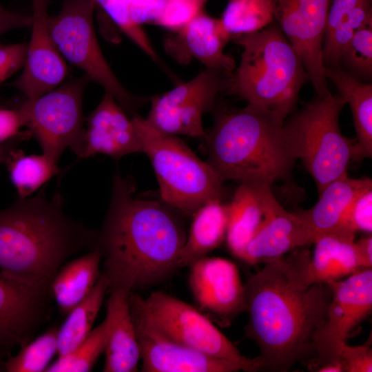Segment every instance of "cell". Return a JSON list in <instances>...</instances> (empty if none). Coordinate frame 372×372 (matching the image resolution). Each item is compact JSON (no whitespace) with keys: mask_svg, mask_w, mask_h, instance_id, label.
Masks as SVG:
<instances>
[{"mask_svg":"<svg viewBox=\"0 0 372 372\" xmlns=\"http://www.w3.org/2000/svg\"><path fill=\"white\" fill-rule=\"evenodd\" d=\"M310 258L300 247L246 276L245 335L259 348L261 371L286 372L298 362L307 366L316 358L314 340L327 320L332 290L327 283L307 286Z\"/></svg>","mask_w":372,"mask_h":372,"instance_id":"6da1fadb","label":"cell"},{"mask_svg":"<svg viewBox=\"0 0 372 372\" xmlns=\"http://www.w3.org/2000/svg\"><path fill=\"white\" fill-rule=\"evenodd\" d=\"M132 178L117 174L95 247L104 258L109 289L129 291L158 284L180 268L187 236L171 207L134 196Z\"/></svg>","mask_w":372,"mask_h":372,"instance_id":"7a4b0ae2","label":"cell"},{"mask_svg":"<svg viewBox=\"0 0 372 372\" xmlns=\"http://www.w3.org/2000/svg\"><path fill=\"white\" fill-rule=\"evenodd\" d=\"M57 192L19 198L0 211V271L28 285L50 289L64 261L94 246L96 234L63 211Z\"/></svg>","mask_w":372,"mask_h":372,"instance_id":"3957f363","label":"cell"},{"mask_svg":"<svg viewBox=\"0 0 372 372\" xmlns=\"http://www.w3.org/2000/svg\"><path fill=\"white\" fill-rule=\"evenodd\" d=\"M283 121L276 113L251 104L218 112L204 138L208 163L220 180L271 186L290 175L296 158Z\"/></svg>","mask_w":372,"mask_h":372,"instance_id":"277c9868","label":"cell"},{"mask_svg":"<svg viewBox=\"0 0 372 372\" xmlns=\"http://www.w3.org/2000/svg\"><path fill=\"white\" fill-rule=\"evenodd\" d=\"M233 39L242 52L227 94L285 119L293 109L301 87L310 81L300 55L275 21Z\"/></svg>","mask_w":372,"mask_h":372,"instance_id":"5b68a950","label":"cell"},{"mask_svg":"<svg viewBox=\"0 0 372 372\" xmlns=\"http://www.w3.org/2000/svg\"><path fill=\"white\" fill-rule=\"evenodd\" d=\"M132 120L156 174L163 202L189 216L207 202L221 199L223 182L208 163L176 135L157 130L137 114Z\"/></svg>","mask_w":372,"mask_h":372,"instance_id":"8992f818","label":"cell"},{"mask_svg":"<svg viewBox=\"0 0 372 372\" xmlns=\"http://www.w3.org/2000/svg\"><path fill=\"white\" fill-rule=\"evenodd\" d=\"M338 93L317 96L284 124L287 140L313 178L318 193L347 174L353 160L355 139L344 136L339 116L346 104Z\"/></svg>","mask_w":372,"mask_h":372,"instance_id":"52a82bcc","label":"cell"},{"mask_svg":"<svg viewBox=\"0 0 372 372\" xmlns=\"http://www.w3.org/2000/svg\"><path fill=\"white\" fill-rule=\"evenodd\" d=\"M131 315L165 337L210 356L231 362L240 370L261 371L260 356H244L211 320L190 304L167 293L156 291L143 298L131 291Z\"/></svg>","mask_w":372,"mask_h":372,"instance_id":"ba28073f","label":"cell"},{"mask_svg":"<svg viewBox=\"0 0 372 372\" xmlns=\"http://www.w3.org/2000/svg\"><path fill=\"white\" fill-rule=\"evenodd\" d=\"M95 0H63L61 10L49 16L50 32L63 58L84 72L111 94L125 112H132L148 100L130 93L107 63L96 36Z\"/></svg>","mask_w":372,"mask_h":372,"instance_id":"9c48e42d","label":"cell"},{"mask_svg":"<svg viewBox=\"0 0 372 372\" xmlns=\"http://www.w3.org/2000/svg\"><path fill=\"white\" fill-rule=\"evenodd\" d=\"M90 78L83 74L23 105L26 112L25 126L41 146L43 154L58 163L66 148L79 158L86 129L83 97Z\"/></svg>","mask_w":372,"mask_h":372,"instance_id":"30bf717a","label":"cell"},{"mask_svg":"<svg viewBox=\"0 0 372 372\" xmlns=\"http://www.w3.org/2000/svg\"><path fill=\"white\" fill-rule=\"evenodd\" d=\"M232 74L206 68L192 79L151 97L147 121L166 134L204 138L203 116L214 110L218 94L227 93Z\"/></svg>","mask_w":372,"mask_h":372,"instance_id":"8fae6325","label":"cell"},{"mask_svg":"<svg viewBox=\"0 0 372 372\" xmlns=\"http://www.w3.org/2000/svg\"><path fill=\"white\" fill-rule=\"evenodd\" d=\"M332 298L327 318L314 340L315 359L307 366L311 371L322 364L338 360L341 345L372 310V270L362 268L343 281L329 283Z\"/></svg>","mask_w":372,"mask_h":372,"instance_id":"7c38bea8","label":"cell"},{"mask_svg":"<svg viewBox=\"0 0 372 372\" xmlns=\"http://www.w3.org/2000/svg\"><path fill=\"white\" fill-rule=\"evenodd\" d=\"M274 21L300 55L317 96L330 93L322 43L331 0H269Z\"/></svg>","mask_w":372,"mask_h":372,"instance_id":"4fadbf2b","label":"cell"},{"mask_svg":"<svg viewBox=\"0 0 372 372\" xmlns=\"http://www.w3.org/2000/svg\"><path fill=\"white\" fill-rule=\"evenodd\" d=\"M189 285L200 309L221 326L246 311L244 284L238 267L218 257H203L189 266Z\"/></svg>","mask_w":372,"mask_h":372,"instance_id":"5bb4252c","label":"cell"},{"mask_svg":"<svg viewBox=\"0 0 372 372\" xmlns=\"http://www.w3.org/2000/svg\"><path fill=\"white\" fill-rule=\"evenodd\" d=\"M50 0H31V35L20 76L12 83L28 101L61 85L68 73L64 59L52 39L48 8Z\"/></svg>","mask_w":372,"mask_h":372,"instance_id":"9a60e30c","label":"cell"},{"mask_svg":"<svg viewBox=\"0 0 372 372\" xmlns=\"http://www.w3.org/2000/svg\"><path fill=\"white\" fill-rule=\"evenodd\" d=\"M50 289L32 286L0 271V348L10 351L30 341L48 316Z\"/></svg>","mask_w":372,"mask_h":372,"instance_id":"2e32d148","label":"cell"},{"mask_svg":"<svg viewBox=\"0 0 372 372\" xmlns=\"http://www.w3.org/2000/svg\"><path fill=\"white\" fill-rule=\"evenodd\" d=\"M143 372H236V364L176 342L132 315Z\"/></svg>","mask_w":372,"mask_h":372,"instance_id":"e0dca14e","label":"cell"},{"mask_svg":"<svg viewBox=\"0 0 372 372\" xmlns=\"http://www.w3.org/2000/svg\"><path fill=\"white\" fill-rule=\"evenodd\" d=\"M143 153V145L133 121L115 98L105 92L102 100L87 118L84 145L79 158L102 154L118 159L123 156Z\"/></svg>","mask_w":372,"mask_h":372,"instance_id":"ac0fdd59","label":"cell"},{"mask_svg":"<svg viewBox=\"0 0 372 372\" xmlns=\"http://www.w3.org/2000/svg\"><path fill=\"white\" fill-rule=\"evenodd\" d=\"M231 39L220 19L203 10L174 35L165 40L167 52L181 63L196 59L207 68L232 74L236 68L233 57L224 52Z\"/></svg>","mask_w":372,"mask_h":372,"instance_id":"d6986e66","label":"cell"},{"mask_svg":"<svg viewBox=\"0 0 372 372\" xmlns=\"http://www.w3.org/2000/svg\"><path fill=\"white\" fill-rule=\"evenodd\" d=\"M310 243H313V237L305 223L277 203L267 213L240 259L254 265L282 257Z\"/></svg>","mask_w":372,"mask_h":372,"instance_id":"ffe728a7","label":"cell"},{"mask_svg":"<svg viewBox=\"0 0 372 372\" xmlns=\"http://www.w3.org/2000/svg\"><path fill=\"white\" fill-rule=\"evenodd\" d=\"M106 319L108 333L104 350L105 372H134L138 369L141 352L132 318L130 291L115 288L108 290Z\"/></svg>","mask_w":372,"mask_h":372,"instance_id":"44dd1931","label":"cell"},{"mask_svg":"<svg viewBox=\"0 0 372 372\" xmlns=\"http://www.w3.org/2000/svg\"><path fill=\"white\" fill-rule=\"evenodd\" d=\"M278 203L267 184H245L237 188L228 205L226 238L231 252L240 258L246 246Z\"/></svg>","mask_w":372,"mask_h":372,"instance_id":"7402d4cb","label":"cell"},{"mask_svg":"<svg viewBox=\"0 0 372 372\" xmlns=\"http://www.w3.org/2000/svg\"><path fill=\"white\" fill-rule=\"evenodd\" d=\"M355 234L340 227L316 238L306 273L307 287L338 281L363 268L355 249Z\"/></svg>","mask_w":372,"mask_h":372,"instance_id":"603a6c76","label":"cell"},{"mask_svg":"<svg viewBox=\"0 0 372 372\" xmlns=\"http://www.w3.org/2000/svg\"><path fill=\"white\" fill-rule=\"evenodd\" d=\"M371 183L370 178L354 179L346 174L327 185L313 207L296 212L310 229L313 243L318 236L340 227L355 196Z\"/></svg>","mask_w":372,"mask_h":372,"instance_id":"cb8c5ba5","label":"cell"},{"mask_svg":"<svg viewBox=\"0 0 372 372\" xmlns=\"http://www.w3.org/2000/svg\"><path fill=\"white\" fill-rule=\"evenodd\" d=\"M324 73L349 105L357 138L353 160L372 157V85L349 74L340 67L324 66Z\"/></svg>","mask_w":372,"mask_h":372,"instance_id":"d4e9b609","label":"cell"},{"mask_svg":"<svg viewBox=\"0 0 372 372\" xmlns=\"http://www.w3.org/2000/svg\"><path fill=\"white\" fill-rule=\"evenodd\" d=\"M193 220L180 251L179 267L189 266L218 247L226 236L228 206L211 200L193 214Z\"/></svg>","mask_w":372,"mask_h":372,"instance_id":"484cf974","label":"cell"},{"mask_svg":"<svg viewBox=\"0 0 372 372\" xmlns=\"http://www.w3.org/2000/svg\"><path fill=\"white\" fill-rule=\"evenodd\" d=\"M101 254L96 248L61 266L50 284V293L62 312L68 313L94 287Z\"/></svg>","mask_w":372,"mask_h":372,"instance_id":"4316f807","label":"cell"},{"mask_svg":"<svg viewBox=\"0 0 372 372\" xmlns=\"http://www.w3.org/2000/svg\"><path fill=\"white\" fill-rule=\"evenodd\" d=\"M109 289V282L101 272L88 295L68 313L58 329V354L64 355L74 351L89 335Z\"/></svg>","mask_w":372,"mask_h":372,"instance_id":"83f0119b","label":"cell"},{"mask_svg":"<svg viewBox=\"0 0 372 372\" xmlns=\"http://www.w3.org/2000/svg\"><path fill=\"white\" fill-rule=\"evenodd\" d=\"M3 164L8 168L20 198H27L61 172L57 163L44 154L25 155L17 147L8 152Z\"/></svg>","mask_w":372,"mask_h":372,"instance_id":"f1b7e54d","label":"cell"},{"mask_svg":"<svg viewBox=\"0 0 372 372\" xmlns=\"http://www.w3.org/2000/svg\"><path fill=\"white\" fill-rule=\"evenodd\" d=\"M220 20L225 32L233 39L263 29L274 18L269 0H229Z\"/></svg>","mask_w":372,"mask_h":372,"instance_id":"f546056e","label":"cell"},{"mask_svg":"<svg viewBox=\"0 0 372 372\" xmlns=\"http://www.w3.org/2000/svg\"><path fill=\"white\" fill-rule=\"evenodd\" d=\"M58 329L52 327L32 342L21 347L14 355L10 353L3 363L6 372H45L58 353Z\"/></svg>","mask_w":372,"mask_h":372,"instance_id":"4dcf8cb0","label":"cell"},{"mask_svg":"<svg viewBox=\"0 0 372 372\" xmlns=\"http://www.w3.org/2000/svg\"><path fill=\"white\" fill-rule=\"evenodd\" d=\"M108 333L106 319L92 329L87 338L71 353L59 356L45 372H87L104 353Z\"/></svg>","mask_w":372,"mask_h":372,"instance_id":"1f68e13d","label":"cell"},{"mask_svg":"<svg viewBox=\"0 0 372 372\" xmlns=\"http://www.w3.org/2000/svg\"><path fill=\"white\" fill-rule=\"evenodd\" d=\"M372 17L371 1L345 16L327 36L322 43V61L326 67H338L341 54L354 34Z\"/></svg>","mask_w":372,"mask_h":372,"instance_id":"d6a6232c","label":"cell"},{"mask_svg":"<svg viewBox=\"0 0 372 372\" xmlns=\"http://www.w3.org/2000/svg\"><path fill=\"white\" fill-rule=\"evenodd\" d=\"M349 74L358 79H371L372 74V17L354 34L344 49L339 62Z\"/></svg>","mask_w":372,"mask_h":372,"instance_id":"836d02e7","label":"cell"},{"mask_svg":"<svg viewBox=\"0 0 372 372\" xmlns=\"http://www.w3.org/2000/svg\"><path fill=\"white\" fill-rule=\"evenodd\" d=\"M95 1L136 45L162 69L169 72L142 26L132 21L126 0H95Z\"/></svg>","mask_w":372,"mask_h":372,"instance_id":"e575fe53","label":"cell"},{"mask_svg":"<svg viewBox=\"0 0 372 372\" xmlns=\"http://www.w3.org/2000/svg\"><path fill=\"white\" fill-rule=\"evenodd\" d=\"M203 6L199 0H166L154 23L178 32L202 11Z\"/></svg>","mask_w":372,"mask_h":372,"instance_id":"d590c367","label":"cell"},{"mask_svg":"<svg viewBox=\"0 0 372 372\" xmlns=\"http://www.w3.org/2000/svg\"><path fill=\"white\" fill-rule=\"evenodd\" d=\"M355 232L371 233L372 231V183L363 188L354 198L344 214L339 227Z\"/></svg>","mask_w":372,"mask_h":372,"instance_id":"8d00e7d4","label":"cell"},{"mask_svg":"<svg viewBox=\"0 0 372 372\" xmlns=\"http://www.w3.org/2000/svg\"><path fill=\"white\" fill-rule=\"evenodd\" d=\"M338 358L343 372L372 371V349L369 346L352 347L344 342L340 347Z\"/></svg>","mask_w":372,"mask_h":372,"instance_id":"74e56055","label":"cell"},{"mask_svg":"<svg viewBox=\"0 0 372 372\" xmlns=\"http://www.w3.org/2000/svg\"><path fill=\"white\" fill-rule=\"evenodd\" d=\"M26 123V112L23 103L15 107L0 105V143L18 138L25 133L20 130Z\"/></svg>","mask_w":372,"mask_h":372,"instance_id":"f35d334b","label":"cell"},{"mask_svg":"<svg viewBox=\"0 0 372 372\" xmlns=\"http://www.w3.org/2000/svg\"><path fill=\"white\" fill-rule=\"evenodd\" d=\"M28 43H0V84L23 67Z\"/></svg>","mask_w":372,"mask_h":372,"instance_id":"ab89813d","label":"cell"},{"mask_svg":"<svg viewBox=\"0 0 372 372\" xmlns=\"http://www.w3.org/2000/svg\"><path fill=\"white\" fill-rule=\"evenodd\" d=\"M165 2L166 0H126L132 21L139 25L155 21Z\"/></svg>","mask_w":372,"mask_h":372,"instance_id":"60d3db41","label":"cell"},{"mask_svg":"<svg viewBox=\"0 0 372 372\" xmlns=\"http://www.w3.org/2000/svg\"><path fill=\"white\" fill-rule=\"evenodd\" d=\"M370 1L371 0H331L324 37L328 35L345 16L354 9Z\"/></svg>","mask_w":372,"mask_h":372,"instance_id":"b9f144b4","label":"cell"},{"mask_svg":"<svg viewBox=\"0 0 372 372\" xmlns=\"http://www.w3.org/2000/svg\"><path fill=\"white\" fill-rule=\"evenodd\" d=\"M32 16L11 12L0 3V35L8 31L31 26Z\"/></svg>","mask_w":372,"mask_h":372,"instance_id":"7bdbcfd3","label":"cell"},{"mask_svg":"<svg viewBox=\"0 0 372 372\" xmlns=\"http://www.w3.org/2000/svg\"><path fill=\"white\" fill-rule=\"evenodd\" d=\"M355 249L362 267L372 266V236L370 234L355 242Z\"/></svg>","mask_w":372,"mask_h":372,"instance_id":"ee69618b","label":"cell"},{"mask_svg":"<svg viewBox=\"0 0 372 372\" xmlns=\"http://www.w3.org/2000/svg\"><path fill=\"white\" fill-rule=\"evenodd\" d=\"M23 141H25V138L23 136H19L6 143H0V163H3L8 152L17 147V145Z\"/></svg>","mask_w":372,"mask_h":372,"instance_id":"f6af8a7d","label":"cell"},{"mask_svg":"<svg viewBox=\"0 0 372 372\" xmlns=\"http://www.w3.org/2000/svg\"><path fill=\"white\" fill-rule=\"evenodd\" d=\"M316 372H343V368L340 360L329 362L320 366Z\"/></svg>","mask_w":372,"mask_h":372,"instance_id":"bcb514c9","label":"cell"},{"mask_svg":"<svg viewBox=\"0 0 372 372\" xmlns=\"http://www.w3.org/2000/svg\"><path fill=\"white\" fill-rule=\"evenodd\" d=\"M10 354V351H7L1 348H0V371H2L3 363L4 360H2L3 358L8 357Z\"/></svg>","mask_w":372,"mask_h":372,"instance_id":"7dc6e473","label":"cell"},{"mask_svg":"<svg viewBox=\"0 0 372 372\" xmlns=\"http://www.w3.org/2000/svg\"><path fill=\"white\" fill-rule=\"evenodd\" d=\"M200 2H202L203 4L205 3V2L207 1V0H199Z\"/></svg>","mask_w":372,"mask_h":372,"instance_id":"c3c4849f","label":"cell"}]
</instances>
